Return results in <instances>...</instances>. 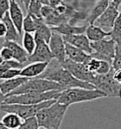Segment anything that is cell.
Segmentation results:
<instances>
[{"label":"cell","instance_id":"obj_5","mask_svg":"<svg viewBox=\"0 0 121 129\" xmlns=\"http://www.w3.org/2000/svg\"><path fill=\"white\" fill-rule=\"evenodd\" d=\"M61 91L52 90L45 93L14 94L6 96L3 104H37L45 101L57 100Z\"/></svg>","mask_w":121,"mask_h":129},{"label":"cell","instance_id":"obj_12","mask_svg":"<svg viewBox=\"0 0 121 129\" xmlns=\"http://www.w3.org/2000/svg\"><path fill=\"white\" fill-rule=\"evenodd\" d=\"M62 37L65 43L78 48L81 50L85 51V52L89 55L92 52V49L91 47V42L85 34L62 36Z\"/></svg>","mask_w":121,"mask_h":129},{"label":"cell","instance_id":"obj_14","mask_svg":"<svg viewBox=\"0 0 121 129\" xmlns=\"http://www.w3.org/2000/svg\"><path fill=\"white\" fill-rule=\"evenodd\" d=\"M8 13H9L10 18L14 23L18 33L22 35L23 34V22L25 17H24L23 11H22L20 6L16 2V0H10V8Z\"/></svg>","mask_w":121,"mask_h":129},{"label":"cell","instance_id":"obj_9","mask_svg":"<svg viewBox=\"0 0 121 129\" xmlns=\"http://www.w3.org/2000/svg\"><path fill=\"white\" fill-rule=\"evenodd\" d=\"M63 67L67 69L75 78H77L79 81L82 82H86L92 83L94 81L96 77V73H92L86 68L85 63L75 62L73 61H71L69 59H65L63 62L60 63Z\"/></svg>","mask_w":121,"mask_h":129},{"label":"cell","instance_id":"obj_38","mask_svg":"<svg viewBox=\"0 0 121 129\" xmlns=\"http://www.w3.org/2000/svg\"><path fill=\"white\" fill-rule=\"evenodd\" d=\"M112 2L114 4L115 6H116L117 8H118V9H119L120 5H121V0H112Z\"/></svg>","mask_w":121,"mask_h":129},{"label":"cell","instance_id":"obj_36","mask_svg":"<svg viewBox=\"0 0 121 129\" xmlns=\"http://www.w3.org/2000/svg\"><path fill=\"white\" fill-rule=\"evenodd\" d=\"M6 34V26L3 21H0V37H5Z\"/></svg>","mask_w":121,"mask_h":129},{"label":"cell","instance_id":"obj_40","mask_svg":"<svg viewBox=\"0 0 121 129\" xmlns=\"http://www.w3.org/2000/svg\"><path fill=\"white\" fill-rule=\"evenodd\" d=\"M21 2L23 3V5H25V10H27V8H28V5L30 4V2H31V0H21Z\"/></svg>","mask_w":121,"mask_h":129},{"label":"cell","instance_id":"obj_27","mask_svg":"<svg viewBox=\"0 0 121 129\" xmlns=\"http://www.w3.org/2000/svg\"><path fill=\"white\" fill-rule=\"evenodd\" d=\"M22 43H23V48L25 49L27 54L29 55L32 54L36 47V41L34 38V36L31 33L24 32L23 38H22Z\"/></svg>","mask_w":121,"mask_h":129},{"label":"cell","instance_id":"obj_18","mask_svg":"<svg viewBox=\"0 0 121 129\" xmlns=\"http://www.w3.org/2000/svg\"><path fill=\"white\" fill-rule=\"evenodd\" d=\"M1 20L5 23L6 26V34L5 36V39L8 41H13L17 43H20L22 41L21 35L18 33L17 28L15 27L14 23H12L11 19L10 18L9 13H5L1 18Z\"/></svg>","mask_w":121,"mask_h":129},{"label":"cell","instance_id":"obj_10","mask_svg":"<svg viewBox=\"0 0 121 129\" xmlns=\"http://www.w3.org/2000/svg\"><path fill=\"white\" fill-rule=\"evenodd\" d=\"M54 59L51 54L49 45L44 41H36V47L32 54L28 56L27 61L29 62H49Z\"/></svg>","mask_w":121,"mask_h":129},{"label":"cell","instance_id":"obj_19","mask_svg":"<svg viewBox=\"0 0 121 129\" xmlns=\"http://www.w3.org/2000/svg\"><path fill=\"white\" fill-rule=\"evenodd\" d=\"M112 0H98L86 17V22L89 24H93L95 21L103 14Z\"/></svg>","mask_w":121,"mask_h":129},{"label":"cell","instance_id":"obj_8","mask_svg":"<svg viewBox=\"0 0 121 129\" xmlns=\"http://www.w3.org/2000/svg\"><path fill=\"white\" fill-rule=\"evenodd\" d=\"M91 47L92 49V52L91 55L99 60L107 61L112 63L115 55V48L116 43L110 39H102L99 41L91 42Z\"/></svg>","mask_w":121,"mask_h":129},{"label":"cell","instance_id":"obj_15","mask_svg":"<svg viewBox=\"0 0 121 129\" xmlns=\"http://www.w3.org/2000/svg\"><path fill=\"white\" fill-rule=\"evenodd\" d=\"M2 46L8 47L10 49H11V53H12L13 60L17 61L18 62L22 63V64H25V63L27 61V60H28L29 55L27 54L25 49H24L23 46H21L19 43L5 40Z\"/></svg>","mask_w":121,"mask_h":129},{"label":"cell","instance_id":"obj_22","mask_svg":"<svg viewBox=\"0 0 121 129\" xmlns=\"http://www.w3.org/2000/svg\"><path fill=\"white\" fill-rule=\"evenodd\" d=\"M86 36L90 42L99 41L106 37H110V32H106L100 26H96L94 24L87 25L86 29Z\"/></svg>","mask_w":121,"mask_h":129},{"label":"cell","instance_id":"obj_44","mask_svg":"<svg viewBox=\"0 0 121 129\" xmlns=\"http://www.w3.org/2000/svg\"><path fill=\"white\" fill-rule=\"evenodd\" d=\"M119 9H121V5H120V7H119Z\"/></svg>","mask_w":121,"mask_h":129},{"label":"cell","instance_id":"obj_7","mask_svg":"<svg viewBox=\"0 0 121 129\" xmlns=\"http://www.w3.org/2000/svg\"><path fill=\"white\" fill-rule=\"evenodd\" d=\"M92 85L95 88L99 90L106 95V97L121 98V85L118 84L113 78V69L110 70L107 74H97Z\"/></svg>","mask_w":121,"mask_h":129},{"label":"cell","instance_id":"obj_25","mask_svg":"<svg viewBox=\"0 0 121 129\" xmlns=\"http://www.w3.org/2000/svg\"><path fill=\"white\" fill-rule=\"evenodd\" d=\"M1 121L10 129H17L23 122L20 116L14 113H6V114L2 118Z\"/></svg>","mask_w":121,"mask_h":129},{"label":"cell","instance_id":"obj_4","mask_svg":"<svg viewBox=\"0 0 121 129\" xmlns=\"http://www.w3.org/2000/svg\"><path fill=\"white\" fill-rule=\"evenodd\" d=\"M64 89H65L64 87L55 82L39 78V77H35V78L28 79L24 84H22L20 87L11 92L6 96L14 94H31V93H45L52 90L62 91Z\"/></svg>","mask_w":121,"mask_h":129},{"label":"cell","instance_id":"obj_37","mask_svg":"<svg viewBox=\"0 0 121 129\" xmlns=\"http://www.w3.org/2000/svg\"><path fill=\"white\" fill-rule=\"evenodd\" d=\"M49 4H50L51 6L56 7L59 5H62L63 1L62 0H49Z\"/></svg>","mask_w":121,"mask_h":129},{"label":"cell","instance_id":"obj_32","mask_svg":"<svg viewBox=\"0 0 121 129\" xmlns=\"http://www.w3.org/2000/svg\"><path fill=\"white\" fill-rule=\"evenodd\" d=\"M21 69H8L4 73L0 74V80H9L19 76Z\"/></svg>","mask_w":121,"mask_h":129},{"label":"cell","instance_id":"obj_6","mask_svg":"<svg viewBox=\"0 0 121 129\" xmlns=\"http://www.w3.org/2000/svg\"><path fill=\"white\" fill-rule=\"evenodd\" d=\"M56 101H45L37 104H2L0 106V110L5 113H14L20 116L22 120H26L31 117L36 116L41 109L49 107Z\"/></svg>","mask_w":121,"mask_h":129},{"label":"cell","instance_id":"obj_23","mask_svg":"<svg viewBox=\"0 0 121 129\" xmlns=\"http://www.w3.org/2000/svg\"><path fill=\"white\" fill-rule=\"evenodd\" d=\"M45 23L44 18H37V17H32L30 14L27 13V15L25 17L23 22V31L29 33H34L37 29V28Z\"/></svg>","mask_w":121,"mask_h":129},{"label":"cell","instance_id":"obj_24","mask_svg":"<svg viewBox=\"0 0 121 129\" xmlns=\"http://www.w3.org/2000/svg\"><path fill=\"white\" fill-rule=\"evenodd\" d=\"M52 34V30L51 28L47 25L45 23H43L42 24H40V26L37 28V29L34 32V38L35 41L40 40L44 41L45 43H46L47 44L49 43Z\"/></svg>","mask_w":121,"mask_h":129},{"label":"cell","instance_id":"obj_43","mask_svg":"<svg viewBox=\"0 0 121 129\" xmlns=\"http://www.w3.org/2000/svg\"><path fill=\"white\" fill-rule=\"evenodd\" d=\"M4 61H5V60H4V59H3V57H2L1 54H0V64H1V63H3Z\"/></svg>","mask_w":121,"mask_h":129},{"label":"cell","instance_id":"obj_30","mask_svg":"<svg viewBox=\"0 0 121 129\" xmlns=\"http://www.w3.org/2000/svg\"><path fill=\"white\" fill-rule=\"evenodd\" d=\"M17 129H40V126H38L36 116H34L24 120V121Z\"/></svg>","mask_w":121,"mask_h":129},{"label":"cell","instance_id":"obj_28","mask_svg":"<svg viewBox=\"0 0 121 129\" xmlns=\"http://www.w3.org/2000/svg\"><path fill=\"white\" fill-rule=\"evenodd\" d=\"M43 5L39 0H31L28 8H27V13L30 14L31 16L37 18H43L41 16V8Z\"/></svg>","mask_w":121,"mask_h":129},{"label":"cell","instance_id":"obj_41","mask_svg":"<svg viewBox=\"0 0 121 129\" xmlns=\"http://www.w3.org/2000/svg\"><path fill=\"white\" fill-rule=\"evenodd\" d=\"M39 1L41 2V4H42L43 5H50L49 0H39Z\"/></svg>","mask_w":121,"mask_h":129},{"label":"cell","instance_id":"obj_29","mask_svg":"<svg viewBox=\"0 0 121 129\" xmlns=\"http://www.w3.org/2000/svg\"><path fill=\"white\" fill-rule=\"evenodd\" d=\"M25 67V65L18 62L16 60H10V61H5L3 63L0 64V74L4 73L8 69H22Z\"/></svg>","mask_w":121,"mask_h":129},{"label":"cell","instance_id":"obj_20","mask_svg":"<svg viewBox=\"0 0 121 129\" xmlns=\"http://www.w3.org/2000/svg\"><path fill=\"white\" fill-rule=\"evenodd\" d=\"M65 55H66V58L71 61H73L75 62H85L87 58L89 57V54H87L85 51L81 50L78 48L72 46V45L69 44V43H65Z\"/></svg>","mask_w":121,"mask_h":129},{"label":"cell","instance_id":"obj_2","mask_svg":"<svg viewBox=\"0 0 121 129\" xmlns=\"http://www.w3.org/2000/svg\"><path fill=\"white\" fill-rule=\"evenodd\" d=\"M69 106L57 101L49 107L42 108L37 114L38 126L45 129H59Z\"/></svg>","mask_w":121,"mask_h":129},{"label":"cell","instance_id":"obj_34","mask_svg":"<svg viewBox=\"0 0 121 129\" xmlns=\"http://www.w3.org/2000/svg\"><path fill=\"white\" fill-rule=\"evenodd\" d=\"M0 54L5 61H10L12 60V53H11V49L8 47L2 46V49L0 50Z\"/></svg>","mask_w":121,"mask_h":129},{"label":"cell","instance_id":"obj_26","mask_svg":"<svg viewBox=\"0 0 121 129\" xmlns=\"http://www.w3.org/2000/svg\"><path fill=\"white\" fill-rule=\"evenodd\" d=\"M110 32V38H112L117 44L121 43V9L117 17L116 20L114 22V24L112 28V30Z\"/></svg>","mask_w":121,"mask_h":129},{"label":"cell","instance_id":"obj_16","mask_svg":"<svg viewBox=\"0 0 121 129\" xmlns=\"http://www.w3.org/2000/svg\"><path fill=\"white\" fill-rule=\"evenodd\" d=\"M49 62H31L29 65L25 66L21 69L20 76L27 78H35L42 75L47 69Z\"/></svg>","mask_w":121,"mask_h":129},{"label":"cell","instance_id":"obj_1","mask_svg":"<svg viewBox=\"0 0 121 129\" xmlns=\"http://www.w3.org/2000/svg\"><path fill=\"white\" fill-rule=\"evenodd\" d=\"M37 77L55 82L58 83V84H60L61 86H63L65 88H84L89 89L95 88V87L93 86L92 83L82 82V81H79L77 78H75L57 61V62H54L53 64L50 65V66L48 65V67L45 70V72Z\"/></svg>","mask_w":121,"mask_h":129},{"label":"cell","instance_id":"obj_39","mask_svg":"<svg viewBox=\"0 0 121 129\" xmlns=\"http://www.w3.org/2000/svg\"><path fill=\"white\" fill-rule=\"evenodd\" d=\"M5 96L4 95V94L2 93V91H1V89H0V106H1V105L3 104L4 101H5Z\"/></svg>","mask_w":121,"mask_h":129},{"label":"cell","instance_id":"obj_11","mask_svg":"<svg viewBox=\"0 0 121 129\" xmlns=\"http://www.w3.org/2000/svg\"><path fill=\"white\" fill-rule=\"evenodd\" d=\"M65 44V43L63 39L62 35L55 32V31H52L48 45L54 59H56L59 63L63 62L66 59Z\"/></svg>","mask_w":121,"mask_h":129},{"label":"cell","instance_id":"obj_21","mask_svg":"<svg viewBox=\"0 0 121 129\" xmlns=\"http://www.w3.org/2000/svg\"><path fill=\"white\" fill-rule=\"evenodd\" d=\"M28 79H30V78L20 76V75H19V76H17L12 79L4 80V82H2L0 83V89H1V91L4 94V95L6 96V95L9 94L11 92H12V91L15 90L16 88L20 87L22 84H24Z\"/></svg>","mask_w":121,"mask_h":129},{"label":"cell","instance_id":"obj_31","mask_svg":"<svg viewBox=\"0 0 121 129\" xmlns=\"http://www.w3.org/2000/svg\"><path fill=\"white\" fill-rule=\"evenodd\" d=\"M112 68L113 69H121V43L117 44L115 48V55L112 62Z\"/></svg>","mask_w":121,"mask_h":129},{"label":"cell","instance_id":"obj_42","mask_svg":"<svg viewBox=\"0 0 121 129\" xmlns=\"http://www.w3.org/2000/svg\"><path fill=\"white\" fill-rule=\"evenodd\" d=\"M0 129H10V128H8L7 126H5V125H4V123L0 120Z\"/></svg>","mask_w":121,"mask_h":129},{"label":"cell","instance_id":"obj_13","mask_svg":"<svg viewBox=\"0 0 121 129\" xmlns=\"http://www.w3.org/2000/svg\"><path fill=\"white\" fill-rule=\"evenodd\" d=\"M119 13V9L114 5V4L111 1L110 5L106 8V11L103 12L102 15L97 19V23L99 26L112 28L114 24V22L116 20L117 17Z\"/></svg>","mask_w":121,"mask_h":129},{"label":"cell","instance_id":"obj_3","mask_svg":"<svg viewBox=\"0 0 121 129\" xmlns=\"http://www.w3.org/2000/svg\"><path fill=\"white\" fill-rule=\"evenodd\" d=\"M106 95L96 88L89 89L84 88H65L60 92L57 102L70 106L71 104L85 102H92L97 99L104 98Z\"/></svg>","mask_w":121,"mask_h":129},{"label":"cell","instance_id":"obj_33","mask_svg":"<svg viewBox=\"0 0 121 129\" xmlns=\"http://www.w3.org/2000/svg\"><path fill=\"white\" fill-rule=\"evenodd\" d=\"M10 8V0H0V19L5 13L8 12Z\"/></svg>","mask_w":121,"mask_h":129},{"label":"cell","instance_id":"obj_17","mask_svg":"<svg viewBox=\"0 0 121 129\" xmlns=\"http://www.w3.org/2000/svg\"><path fill=\"white\" fill-rule=\"evenodd\" d=\"M87 25H82V26H76L72 25L69 23H62L58 26L51 27V30L58 33L62 36H69V35H77V34H84L86 32Z\"/></svg>","mask_w":121,"mask_h":129},{"label":"cell","instance_id":"obj_35","mask_svg":"<svg viewBox=\"0 0 121 129\" xmlns=\"http://www.w3.org/2000/svg\"><path fill=\"white\" fill-rule=\"evenodd\" d=\"M113 78L118 84L121 85V69H113Z\"/></svg>","mask_w":121,"mask_h":129}]
</instances>
